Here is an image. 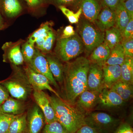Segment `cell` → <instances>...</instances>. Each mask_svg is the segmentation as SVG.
Wrapping results in <instances>:
<instances>
[{"label": "cell", "instance_id": "1", "mask_svg": "<svg viewBox=\"0 0 133 133\" xmlns=\"http://www.w3.org/2000/svg\"><path fill=\"white\" fill-rule=\"evenodd\" d=\"M64 66V91L66 101L73 105L79 95L87 90V77L91 62L84 57H77Z\"/></svg>", "mask_w": 133, "mask_h": 133}, {"label": "cell", "instance_id": "2", "mask_svg": "<svg viewBox=\"0 0 133 133\" xmlns=\"http://www.w3.org/2000/svg\"><path fill=\"white\" fill-rule=\"evenodd\" d=\"M56 118L68 133H75L82 126L86 125L85 115L79 109L72 107L56 96L49 97Z\"/></svg>", "mask_w": 133, "mask_h": 133}, {"label": "cell", "instance_id": "3", "mask_svg": "<svg viewBox=\"0 0 133 133\" xmlns=\"http://www.w3.org/2000/svg\"><path fill=\"white\" fill-rule=\"evenodd\" d=\"M93 23L85 19L79 21L78 31L84 44L87 55L91 52L104 41L105 32L101 31Z\"/></svg>", "mask_w": 133, "mask_h": 133}, {"label": "cell", "instance_id": "4", "mask_svg": "<svg viewBox=\"0 0 133 133\" xmlns=\"http://www.w3.org/2000/svg\"><path fill=\"white\" fill-rule=\"evenodd\" d=\"M55 51L57 57L67 62L82 54L84 51V47L80 36L76 33L69 38L58 39Z\"/></svg>", "mask_w": 133, "mask_h": 133}, {"label": "cell", "instance_id": "5", "mask_svg": "<svg viewBox=\"0 0 133 133\" xmlns=\"http://www.w3.org/2000/svg\"><path fill=\"white\" fill-rule=\"evenodd\" d=\"M85 122L99 133H115L120 121L103 112H94L85 115Z\"/></svg>", "mask_w": 133, "mask_h": 133}, {"label": "cell", "instance_id": "6", "mask_svg": "<svg viewBox=\"0 0 133 133\" xmlns=\"http://www.w3.org/2000/svg\"><path fill=\"white\" fill-rule=\"evenodd\" d=\"M28 65L34 71L45 76L51 84L58 87L57 83L50 71L45 56L36 48L34 56Z\"/></svg>", "mask_w": 133, "mask_h": 133}, {"label": "cell", "instance_id": "7", "mask_svg": "<svg viewBox=\"0 0 133 133\" xmlns=\"http://www.w3.org/2000/svg\"><path fill=\"white\" fill-rule=\"evenodd\" d=\"M33 97L37 105L42 112L46 124L57 121L55 111L49 97L43 91L34 88Z\"/></svg>", "mask_w": 133, "mask_h": 133}, {"label": "cell", "instance_id": "8", "mask_svg": "<svg viewBox=\"0 0 133 133\" xmlns=\"http://www.w3.org/2000/svg\"><path fill=\"white\" fill-rule=\"evenodd\" d=\"M25 71L29 83L33 88L42 91L48 90L54 93L57 97L61 98L58 93L51 86L49 80L45 76L34 71L28 65L25 68Z\"/></svg>", "mask_w": 133, "mask_h": 133}, {"label": "cell", "instance_id": "9", "mask_svg": "<svg viewBox=\"0 0 133 133\" xmlns=\"http://www.w3.org/2000/svg\"><path fill=\"white\" fill-rule=\"evenodd\" d=\"M87 90L100 92L104 89L102 66L91 63L88 71Z\"/></svg>", "mask_w": 133, "mask_h": 133}, {"label": "cell", "instance_id": "10", "mask_svg": "<svg viewBox=\"0 0 133 133\" xmlns=\"http://www.w3.org/2000/svg\"><path fill=\"white\" fill-rule=\"evenodd\" d=\"M22 42V41H20L16 42H9L4 44L2 47L4 51V59H8L14 65L22 64L24 62L21 47Z\"/></svg>", "mask_w": 133, "mask_h": 133}, {"label": "cell", "instance_id": "11", "mask_svg": "<svg viewBox=\"0 0 133 133\" xmlns=\"http://www.w3.org/2000/svg\"><path fill=\"white\" fill-rule=\"evenodd\" d=\"M98 102L104 107L112 108L122 105L125 102L114 91L105 88L99 92Z\"/></svg>", "mask_w": 133, "mask_h": 133}, {"label": "cell", "instance_id": "12", "mask_svg": "<svg viewBox=\"0 0 133 133\" xmlns=\"http://www.w3.org/2000/svg\"><path fill=\"white\" fill-rule=\"evenodd\" d=\"M115 11L109 8H101L100 12L94 22L95 25L100 30L105 32L115 25Z\"/></svg>", "mask_w": 133, "mask_h": 133}, {"label": "cell", "instance_id": "13", "mask_svg": "<svg viewBox=\"0 0 133 133\" xmlns=\"http://www.w3.org/2000/svg\"><path fill=\"white\" fill-rule=\"evenodd\" d=\"M23 10L21 0H0V12L4 18L17 16L21 14Z\"/></svg>", "mask_w": 133, "mask_h": 133}, {"label": "cell", "instance_id": "14", "mask_svg": "<svg viewBox=\"0 0 133 133\" xmlns=\"http://www.w3.org/2000/svg\"><path fill=\"white\" fill-rule=\"evenodd\" d=\"M79 7L85 19L94 23L101 10L100 0H82Z\"/></svg>", "mask_w": 133, "mask_h": 133}, {"label": "cell", "instance_id": "15", "mask_svg": "<svg viewBox=\"0 0 133 133\" xmlns=\"http://www.w3.org/2000/svg\"><path fill=\"white\" fill-rule=\"evenodd\" d=\"M1 84L13 97L19 100L27 98L29 94L28 89L20 81L12 79L4 81Z\"/></svg>", "mask_w": 133, "mask_h": 133}, {"label": "cell", "instance_id": "16", "mask_svg": "<svg viewBox=\"0 0 133 133\" xmlns=\"http://www.w3.org/2000/svg\"><path fill=\"white\" fill-rule=\"evenodd\" d=\"M104 88H111L121 78L119 65H104L102 66Z\"/></svg>", "mask_w": 133, "mask_h": 133}, {"label": "cell", "instance_id": "17", "mask_svg": "<svg viewBox=\"0 0 133 133\" xmlns=\"http://www.w3.org/2000/svg\"><path fill=\"white\" fill-rule=\"evenodd\" d=\"M99 92L86 90L79 95L77 104L81 111H88L92 109L98 102Z\"/></svg>", "mask_w": 133, "mask_h": 133}, {"label": "cell", "instance_id": "18", "mask_svg": "<svg viewBox=\"0 0 133 133\" xmlns=\"http://www.w3.org/2000/svg\"><path fill=\"white\" fill-rule=\"evenodd\" d=\"M45 118L37 106L33 108L28 120L29 133H39L44 125Z\"/></svg>", "mask_w": 133, "mask_h": 133}, {"label": "cell", "instance_id": "19", "mask_svg": "<svg viewBox=\"0 0 133 133\" xmlns=\"http://www.w3.org/2000/svg\"><path fill=\"white\" fill-rule=\"evenodd\" d=\"M110 51L111 49L104 42L92 51L89 60L91 63L103 66L109 57Z\"/></svg>", "mask_w": 133, "mask_h": 133}, {"label": "cell", "instance_id": "20", "mask_svg": "<svg viewBox=\"0 0 133 133\" xmlns=\"http://www.w3.org/2000/svg\"><path fill=\"white\" fill-rule=\"evenodd\" d=\"M50 71L56 82H63L64 65L57 57L52 55L45 56Z\"/></svg>", "mask_w": 133, "mask_h": 133}, {"label": "cell", "instance_id": "21", "mask_svg": "<svg viewBox=\"0 0 133 133\" xmlns=\"http://www.w3.org/2000/svg\"><path fill=\"white\" fill-rule=\"evenodd\" d=\"M23 107L20 101L9 97L0 105V111L6 114L16 115L22 112Z\"/></svg>", "mask_w": 133, "mask_h": 133}, {"label": "cell", "instance_id": "22", "mask_svg": "<svg viewBox=\"0 0 133 133\" xmlns=\"http://www.w3.org/2000/svg\"><path fill=\"white\" fill-rule=\"evenodd\" d=\"M110 89L115 91L125 102L128 101L133 97V85L128 84L120 79Z\"/></svg>", "mask_w": 133, "mask_h": 133}, {"label": "cell", "instance_id": "23", "mask_svg": "<svg viewBox=\"0 0 133 133\" xmlns=\"http://www.w3.org/2000/svg\"><path fill=\"white\" fill-rule=\"evenodd\" d=\"M123 38L121 32L115 26L105 31L104 42L111 49L121 43Z\"/></svg>", "mask_w": 133, "mask_h": 133}, {"label": "cell", "instance_id": "24", "mask_svg": "<svg viewBox=\"0 0 133 133\" xmlns=\"http://www.w3.org/2000/svg\"><path fill=\"white\" fill-rule=\"evenodd\" d=\"M125 58L124 49L121 43L119 44L111 49L110 55L105 65L121 66L124 63Z\"/></svg>", "mask_w": 133, "mask_h": 133}, {"label": "cell", "instance_id": "25", "mask_svg": "<svg viewBox=\"0 0 133 133\" xmlns=\"http://www.w3.org/2000/svg\"><path fill=\"white\" fill-rule=\"evenodd\" d=\"M121 80L128 84H133V58L125 57L121 66Z\"/></svg>", "mask_w": 133, "mask_h": 133}, {"label": "cell", "instance_id": "26", "mask_svg": "<svg viewBox=\"0 0 133 133\" xmlns=\"http://www.w3.org/2000/svg\"><path fill=\"white\" fill-rule=\"evenodd\" d=\"M115 12L116 17L115 26L118 29L122 35L124 29L131 19L126 10L120 3L116 8Z\"/></svg>", "mask_w": 133, "mask_h": 133}, {"label": "cell", "instance_id": "27", "mask_svg": "<svg viewBox=\"0 0 133 133\" xmlns=\"http://www.w3.org/2000/svg\"><path fill=\"white\" fill-rule=\"evenodd\" d=\"M27 125L26 114L17 115L10 124L8 133H24Z\"/></svg>", "mask_w": 133, "mask_h": 133}, {"label": "cell", "instance_id": "28", "mask_svg": "<svg viewBox=\"0 0 133 133\" xmlns=\"http://www.w3.org/2000/svg\"><path fill=\"white\" fill-rule=\"evenodd\" d=\"M58 8L67 17L71 24L78 23L80 16L82 14V9L81 8L79 7L77 11L75 13L64 6H59Z\"/></svg>", "mask_w": 133, "mask_h": 133}, {"label": "cell", "instance_id": "29", "mask_svg": "<svg viewBox=\"0 0 133 133\" xmlns=\"http://www.w3.org/2000/svg\"><path fill=\"white\" fill-rule=\"evenodd\" d=\"M35 44L27 41L22 45L21 51L24 61L27 64L30 62L35 53Z\"/></svg>", "mask_w": 133, "mask_h": 133}, {"label": "cell", "instance_id": "30", "mask_svg": "<svg viewBox=\"0 0 133 133\" xmlns=\"http://www.w3.org/2000/svg\"><path fill=\"white\" fill-rule=\"evenodd\" d=\"M16 116L0 112V133H8L10 124Z\"/></svg>", "mask_w": 133, "mask_h": 133}, {"label": "cell", "instance_id": "31", "mask_svg": "<svg viewBox=\"0 0 133 133\" xmlns=\"http://www.w3.org/2000/svg\"><path fill=\"white\" fill-rule=\"evenodd\" d=\"M56 40V35L52 29L48 32L44 42L39 50L43 53H48L52 50Z\"/></svg>", "mask_w": 133, "mask_h": 133}, {"label": "cell", "instance_id": "32", "mask_svg": "<svg viewBox=\"0 0 133 133\" xmlns=\"http://www.w3.org/2000/svg\"><path fill=\"white\" fill-rule=\"evenodd\" d=\"M51 29V26L49 22H46L42 24L40 28L34 31L30 36L28 41L29 42L35 44L36 41L39 37L42 36Z\"/></svg>", "mask_w": 133, "mask_h": 133}, {"label": "cell", "instance_id": "33", "mask_svg": "<svg viewBox=\"0 0 133 133\" xmlns=\"http://www.w3.org/2000/svg\"><path fill=\"white\" fill-rule=\"evenodd\" d=\"M82 0H45L47 4H52L58 7L63 6L72 8H79Z\"/></svg>", "mask_w": 133, "mask_h": 133}, {"label": "cell", "instance_id": "34", "mask_svg": "<svg viewBox=\"0 0 133 133\" xmlns=\"http://www.w3.org/2000/svg\"><path fill=\"white\" fill-rule=\"evenodd\" d=\"M43 133H68L66 129L57 121L46 124Z\"/></svg>", "mask_w": 133, "mask_h": 133}, {"label": "cell", "instance_id": "35", "mask_svg": "<svg viewBox=\"0 0 133 133\" xmlns=\"http://www.w3.org/2000/svg\"><path fill=\"white\" fill-rule=\"evenodd\" d=\"M121 44L125 57H133V38H123Z\"/></svg>", "mask_w": 133, "mask_h": 133}, {"label": "cell", "instance_id": "36", "mask_svg": "<svg viewBox=\"0 0 133 133\" xmlns=\"http://www.w3.org/2000/svg\"><path fill=\"white\" fill-rule=\"evenodd\" d=\"M29 9L35 11L42 8L47 4L45 0H24Z\"/></svg>", "mask_w": 133, "mask_h": 133}, {"label": "cell", "instance_id": "37", "mask_svg": "<svg viewBox=\"0 0 133 133\" xmlns=\"http://www.w3.org/2000/svg\"><path fill=\"white\" fill-rule=\"evenodd\" d=\"M120 2V0H100L101 8H109L115 11Z\"/></svg>", "mask_w": 133, "mask_h": 133}, {"label": "cell", "instance_id": "38", "mask_svg": "<svg viewBox=\"0 0 133 133\" xmlns=\"http://www.w3.org/2000/svg\"><path fill=\"white\" fill-rule=\"evenodd\" d=\"M123 38H133V19L129 21L122 34Z\"/></svg>", "mask_w": 133, "mask_h": 133}, {"label": "cell", "instance_id": "39", "mask_svg": "<svg viewBox=\"0 0 133 133\" xmlns=\"http://www.w3.org/2000/svg\"><path fill=\"white\" fill-rule=\"evenodd\" d=\"M121 3L126 10L130 19H133V0H127Z\"/></svg>", "mask_w": 133, "mask_h": 133}, {"label": "cell", "instance_id": "40", "mask_svg": "<svg viewBox=\"0 0 133 133\" xmlns=\"http://www.w3.org/2000/svg\"><path fill=\"white\" fill-rule=\"evenodd\" d=\"M76 33L73 26L71 25H69L66 26L64 29L63 33L60 38H69L74 36Z\"/></svg>", "mask_w": 133, "mask_h": 133}, {"label": "cell", "instance_id": "41", "mask_svg": "<svg viewBox=\"0 0 133 133\" xmlns=\"http://www.w3.org/2000/svg\"><path fill=\"white\" fill-rule=\"evenodd\" d=\"M115 133H133V129L129 124H122L119 126Z\"/></svg>", "mask_w": 133, "mask_h": 133}, {"label": "cell", "instance_id": "42", "mask_svg": "<svg viewBox=\"0 0 133 133\" xmlns=\"http://www.w3.org/2000/svg\"><path fill=\"white\" fill-rule=\"evenodd\" d=\"M9 97V93L8 91L3 85L0 84V105Z\"/></svg>", "mask_w": 133, "mask_h": 133}, {"label": "cell", "instance_id": "43", "mask_svg": "<svg viewBox=\"0 0 133 133\" xmlns=\"http://www.w3.org/2000/svg\"><path fill=\"white\" fill-rule=\"evenodd\" d=\"M75 133H99L94 129L87 125H84L80 128Z\"/></svg>", "mask_w": 133, "mask_h": 133}, {"label": "cell", "instance_id": "44", "mask_svg": "<svg viewBox=\"0 0 133 133\" xmlns=\"http://www.w3.org/2000/svg\"><path fill=\"white\" fill-rule=\"evenodd\" d=\"M6 24L4 18L0 12V30L5 28Z\"/></svg>", "mask_w": 133, "mask_h": 133}, {"label": "cell", "instance_id": "45", "mask_svg": "<svg viewBox=\"0 0 133 133\" xmlns=\"http://www.w3.org/2000/svg\"><path fill=\"white\" fill-rule=\"evenodd\" d=\"M126 1H127V0H120V2H123Z\"/></svg>", "mask_w": 133, "mask_h": 133}, {"label": "cell", "instance_id": "46", "mask_svg": "<svg viewBox=\"0 0 133 133\" xmlns=\"http://www.w3.org/2000/svg\"><path fill=\"white\" fill-rule=\"evenodd\" d=\"M25 133L24 132V133Z\"/></svg>", "mask_w": 133, "mask_h": 133}, {"label": "cell", "instance_id": "47", "mask_svg": "<svg viewBox=\"0 0 133 133\" xmlns=\"http://www.w3.org/2000/svg\"><path fill=\"white\" fill-rule=\"evenodd\" d=\"M0 112H1V111H0Z\"/></svg>", "mask_w": 133, "mask_h": 133}]
</instances>
